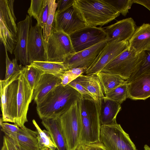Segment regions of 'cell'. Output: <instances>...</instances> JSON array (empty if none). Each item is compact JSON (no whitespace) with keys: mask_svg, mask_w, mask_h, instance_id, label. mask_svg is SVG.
Wrapping results in <instances>:
<instances>
[{"mask_svg":"<svg viewBox=\"0 0 150 150\" xmlns=\"http://www.w3.org/2000/svg\"><path fill=\"white\" fill-rule=\"evenodd\" d=\"M82 129L80 144L100 142L101 103L93 99H81Z\"/></svg>","mask_w":150,"mask_h":150,"instance_id":"obj_2","label":"cell"},{"mask_svg":"<svg viewBox=\"0 0 150 150\" xmlns=\"http://www.w3.org/2000/svg\"><path fill=\"white\" fill-rule=\"evenodd\" d=\"M1 150H8L5 140L4 138L3 146L1 147Z\"/></svg>","mask_w":150,"mask_h":150,"instance_id":"obj_44","label":"cell"},{"mask_svg":"<svg viewBox=\"0 0 150 150\" xmlns=\"http://www.w3.org/2000/svg\"><path fill=\"white\" fill-rule=\"evenodd\" d=\"M81 98L76 100L59 117L67 150H75L80 144L82 129Z\"/></svg>","mask_w":150,"mask_h":150,"instance_id":"obj_4","label":"cell"},{"mask_svg":"<svg viewBox=\"0 0 150 150\" xmlns=\"http://www.w3.org/2000/svg\"><path fill=\"white\" fill-rule=\"evenodd\" d=\"M127 91V83L120 86L112 90L105 95V97L121 104L128 98Z\"/></svg>","mask_w":150,"mask_h":150,"instance_id":"obj_30","label":"cell"},{"mask_svg":"<svg viewBox=\"0 0 150 150\" xmlns=\"http://www.w3.org/2000/svg\"><path fill=\"white\" fill-rule=\"evenodd\" d=\"M89 150H107L100 142L86 145Z\"/></svg>","mask_w":150,"mask_h":150,"instance_id":"obj_40","label":"cell"},{"mask_svg":"<svg viewBox=\"0 0 150 150\" xmlns=\"http://www.w3.org/2000/svg\"><path fill=\"white\" fill-rule=\"evenodd\" d=\"M30 64L38 68L43 74L53 75L59 78L67 71L63 62L35 61Z\"/></svg>","mask_w":150,"mask_h":150,"instance_id":"obj_26","label":"cell"},{"mask_svg":"<svg viewBox=\"0 0 150 150\" xmlns=\"http://www.w3.org/2000/svg\"><path fill=\"white\" fill-rule=\"evenodd\" d=\"M42 30L37 23L30 28L27 45L29 64L35 61H47L46 42L43 37Z\"/></svg>","mask_w":150,"mask_h":150,"instance_id":"obj_13","label":"cell"},{"mask_svg":"<svg viewBox=\"0 0 150 150\" xmlns=\"http://www.w3.org/2000/svg\"><path fill=\"white\" fill-rule=\"evenodd\" d=\"M3 138L5 140L8 150H18L12 138L5 135L4 136Z\"/></svg>","mask_w":150,"mask_h":150,"instance_id":"obj_41","label":"cell"},{"mask_svg":"<svg viewBox=\"0 0 150 150\" xmlns=\"http://www.w3.org/2000/svg\"><path fill=\"white\" fill-rule=\"evenodd\" d=\"M13 0H0V39L5 49L12 54L16 45L18 29Z\"/></svg>","mask_w":150,"mask_h":150,"instance_id":"obj_5","label":"cell"},{"mask_svg":"<svg viewBox=\"0 0 150 150\" xmlns=\"http://www.w3.org/2000/svg\"><path fill=\"white\" fill-rule=\"evenodd\" d=\"M105 3L112 6L117 12L125 16L129 12L133 0H103Z\"/></svg>","mask_w":150,"mask_h":150,"instance_id":"obj_31","label":"cell"},{"mask_svg":"<svg viewBox=\"0 0 150 150\" xmlns=\"http://www.w3.org/2000/svg\"><path fill=\"white\" fill-rule=\"evenodd\" d=\"M20 74L0 81L1 107L3 122L16 124L17 117V96Z\"/></svg>","mask_w":150,"mask_h":150,"instance_id":"obj_7","label":"cell"},{"mask_svg":"<svg viewBox=\"0 0 150 150\" xmlns=\"http://www.w3.org/2000/svg\"><path fill=\"white\" fill-rule=\"evenodd\" d=\"M87 69L86 68H76L65 71L60 77L61 84L64 86H66L85 73Z\"/></svg>","mask_w":150,"mask_h":150,"instance_id":"obj_34","label":"cell"},{"mask_svg":"<svg viewBox=\"0 0 150 150\" xmlns=\"http://www.w3.org/2000/svg\"><path fill=\"white\" fill-rule=\"evenodd\" d=\"M107 42V40L102 41L70 56L63 62L67 71L76 68H88Z\"/></svg>","mask_w":150,"mask_h":150,"instance_id":"obj_15","label":"cell"},{"mask_svg":"<svg viewBox=\"0 0 150 150\" xmlns=\"http://www.w3.org/2000/svg\"><path fill=\"white\" fill-rule=\"evenodd\" d=\"M146 55V51L137 52L128 47L101 71L117 75L127 81L140 65Z\"/></svg>","mask_w":150,"mask_h":150,"instance_id":"obj_6","label":"cell"},{"mask_svg":"<svg viewBox=\"0 0 150 150\" xmlns=\"http://www.w3.org/2000/svg\"><path fill=\"white\" fill-rule=\"evenodd\" d=\"M49 4L50 0H44L40 23V25L42 28L45 26L48 18Z\"/></svg>","mask_w":150,"mask_h":150,"instance_id":"obj_38","label":"cell"},{"mask_svg":"<svg viewBox=\"0 0 150 150\" xmlns=\"http://www.w3.org/2000/svg\"><path fill=\"white\" fill-rule=\"evenodd\" d=\"M134 3L142 5L150 11V0H133Z\"/></svg>","mask_w":150,"mask_h":150,"instance_id":"obj_42","label":"cell"},{"mask_svg":"<svg viewBox=\"0 0 150 150\" xmlns=\"http://www.w3.org/2000/svg\"><path fill=\"white\" fill-rule=\"evenodd\" d=\"M129 46L128 41L108 42L93 63L85 72L86 74H96Z\"/></svg>","mask_w":150,"mask_h":150,"instance_id":"obj_12","label":"cell"},{"mask_svg":"<svg viewBox=\"0 0 150 150\" xmlns=\"http://www.w3.org/2000/svg\"><path fill=\"white\" fill-rule=\"evenodd\" d=\"M40 150H51L48 148H43L40 149Z\"/></svg>","mask_w":150,"mask_h":150,"instance_id":"obj_47","label":"cell"},{"mask_svg":"<svg viewBox=\"0 0 150 150\" xmlns=\"http://www.w3.org/2000/svg\"><path fill=\"white\" fill-rule=\"evenodd\" d=\"M31 22L32 17L27 15L24 20L17 24V41L13 53L15 58L20 61L21 64L25 66L30 65L28 57L27 45Z\"/></svg>","mask_w":150,"mask_h":150,"instance_id":"obj_17","label":"cell"},{"mask_svg":"<svg viewBox=\"0 0 150 150\" xmlns=\"http://www.w3.org/2000/svg\"><path fill=\"white\" fill-rule=\"evenodd\" d=\"M75 150H89L86 145L80 144Z\"/></svg>","mask_w":150,"mask_h":150,"instance_id":"obj_43","label":"cell"},{"mask_svg":"<svg viewBox=\"0 0 150 150\" xmlns=\"http://www.w3.org/2000/svg\"><path fill=\"white\" fill-rule=\"evenodd\" d=\"M121 110V104L105 97L101 103L100 119L101 125L116 122L117 115Z\"/></svg>","mask_w":150,"mask_h":150,"instance_id":"obj_24","label":"cell"},{"mask_svg":"<svg viewBox=\"0 0 150 150\" xmlns=\"http://www.w3.org/2000/svg\"><path fill=\"white\" fill-rule=\"evenodd\" d=\"M68 85L77 90L80 94L82 98L87 99L94 100L88 92L76 79L72 81Z\"/></svg>","mask_w":150,"mask_h":150,"instance_id":"obj_37","label":"cell"},{"mask_svg":"<svg viewBox=\"0 0 150 150\" xmlns=\"http://www.w3.org/2000/svg\"><path fill=\"white\" fill-rule=\"evenodd\" d=\"M128 98L145 100L150 97V74L142 75L127 83Z\"/></svg>","mask_w":150,"mask_h":150,"instance_id":"obj_18","label":"cell"},{"mask_svg":"<svg viewBox=\"0 0 150 150\" xmlns=\"http://www.w3.org/2000/svg\"><path fill=\"white\" fill-rule=\"evenodd\" d=\"M82 97L75 89L61 84L51 91L37 105L36 110L40 118H56L65 112L76 100Z\"/></svg>","mask_w":150,"mask_h":150,"instance_id":"obj_1","label":"cell"},{"mask_svg":"<svg viewBox=\"0 0 150 150\" xmlns=\"http://www.w3.org/2000/svg\"><path fill=\"white\" fill-rule=\"evenodd\" d=\"M18 80L17 96V117L16 124L21 128L24 126L25 123L28 121L27 114L29 104L33 100V90L31 88L21 70Z\"/></svg>","mask_w":150,"mask_h":150,"instance_id":"obj_14","label":"cell"},{"mask_svg":"<svg viewBox=\"0 0 150 150\" xmlns=\"http://www.w3.org/2000/svg\"><path fill=\"white\" fill-rule=\"evenodd\" d=\"M96 74L105 95L117 87L127 83V81L116 74L102 71Z\"/></svg>","mask_w":150,"mask_h":150,"instance_id":"obj_25","label":"cell"},{"mask_svg":"<svg viewBox=\"0 0 150 150\" xmlns=\"http://www.w3.org/2000/svg\"><path fill=\"white\" fill-rule=\"evenodd\" d=\"M100 142L107 150H137L129 135L117 122L101 125Z\"/></svg>","mask_w":150,"mask_h":150,"instance_id":"obj_9","label":"cell"},{"mask_svg":"<svg viewBox=\"0 0 150 150\" xmlns=\"http://www.w3.org/2000/svg\"><path fill=\"white\" fill-rule=\"evenodd\" d=\"M6 63V72L4 80H7L11 77L20 74L21 72V67L18 65V61L15 58L12 60L9 58L7 51L5 49Z\"/></svg>","mask_w":150,"mask_h":150,"instance_id":"obj_33","label":"cell"},{"mask_svg":"<svg viewBox=\"0 0 150 150\" xmlns=\"http://www.w3.org/2000/svg\"><path fill=\"white\" fill-rule=\"evenodd\" d=\"M32 122L38 133V139L39 148L40 149L44 148L51 150H56V146L49 132L47 130H42L35 120Z\"/></svg>","mask_w":150,"mask_h":150,"instance_id":"obj_27","label":"cell"},{"mask_svg":"<svg viewBox=\"0 0 150 150\" xmlns=\"http://www.w3.org/2000/svg\"><path fill=\"white\" fill-rule=\"evenodd\" d=\"M43 1L44 0H31L30 6L28 11L29 16L33 17L40 25Z\"/></svg>","mask_w":150,"mask_h":150,"instance_id":"obj_35","label":"cell"},{"mask_svg":"<svg viewBox=\"0 0 150 150\" xmlns=\"http://www.w3.org/2000/svg\"><path fill=\"white\" fill-rule=\"evenodd\" d=\"M86 26L80 11L74 3L64 11H56L53 27L69 35Z\"/></svg>","mask_w":150,"mask_h":150,"instance_id":"obj_10","label":"cell"},{"mask_svg":"<svg viewBox=\"0 0 150 150\" xmlns=\"http://www.w3.org/2000/svg\"><path fill=\"white\" fill-rule=\"evenodd\" d=\"M14 142L16 145V146L18 149V150H22L21 148L17 144H16V143H15V142Z\"/></svg>","mask_w":150,"mask_h":150,"instance_id":"obj_46","label":"cell"},{"mask_svg":"<svg viewBox=\"0 0 150 150\" xmlns=\"http://www.w3.org/2000/svg\"><path fill=\"white\" fill-rule=\"evenodd\" d=\"M21 70L31 88L33 90L37 87L43 73L31 64L21 67Z\"/></svg>","mask_w":150,"mask_h":150,"instance_id":"obj_28","label":"cell"},{"mask_svg":"<svg viewBox=\"0 0 150 150\" xmlns=\"http://www.w3.org/2000/svg\"><path fill=\"white\" fill-rule=\"evenodd\" d=\"M74 0H59L57 1V10L58 12H61L72 5Z\"/></svg>","mask_w":150,"mask_h":150,"instance_id":"obj_39","label":"cell"},{"mask_svg":"<svg viewBox=\"0 0 150 150\" xmlns=\"http://www.w3.org/2000/svg\"><path fill=\"white\" fill-rule=\"evenodd\" d=\"M47 61L64 62L75 52L69 35L53 27L46 42Z\"/></svg>","mask_w":150,"mask_h":150,"instance_id":"obj_8","label":"cell"},{"mask_svg":"<svg viewBox=\"0 0 150 150\" xmlns=\"http://www.w3.org/2000/svg\"><path fill=\"white\" fill-rule=\"evenodd\" d=\"M0 126L1 131L6 136L18 133L20 129V127L16 124L13 125L7 122H3L1 119L0 120Z\"/></svg>","mask_w":150,"mask_h":150,"instance_id":"obj_36","label":"cell"},{"mask_svg":"<svg viewBox=\"0 0 150 150\" xmlns=\"http://www.w3.org/2000/svg\"><path fill=\"white\" fill-rule=\"evenodd\" d=\"M69 36L75 53L108 39L105 30L101 27L86 26Z\"/></svg>","mask_w":150,"mask_h":150,"instance_id":"obj_11","label":"cell"},{"mask_svg":"<svg viewBox=\"0 0 150 150\" xmlns=\"http://www.w3.org/2000/svg\"><path fill=\"white\" fill-rule=\"evenodd\" d=\"M128 42L129 47L137 52L150 51V24L137 27Z\"/></svg>","mask_w":150,"mask_h":150,"instance_id":"obj_19","label":"cell"},{"mask_svg":"<svg viewBox=\"0 0 150 150\" xmlns=\"http://www.w3.org/2000/svg\"><path fill=\"white\" fill-rule=\"evenodd\" d=\"M146 52L145 58L139 67L134 70L130 78L127 80V83L142 75L150 74V51Z\"/></svg>","mask_w":150,"mask_h":150,"instance_id":"obj_32","label":"cell"},{"mask_svg":"<svg viewBox=\"0 0 150 150\" xmlns=\"http://www.w3.org/2000/svg\"><path fill=\"white\" fill-rule=\"evenodd\" d=\"M75 79L88 92L95 101L101 103L105 95L96 74H82Z\"/></svg>","mask_w":150,"mask_h":150,"instance_id":"obj_22","label":"cell"},{"mask_svg":"<svg viewBox=\"0 0 150 150\" xmlns=\"http://www.w3.org/2000/svg\"><path fill=\"white\" fill-rule=\"evenodd\" d=\"M6 136L12 138L22 150H40L36 130H33L24 126L20 127L18 133Z\"/></svg>","mask_w":150,"mask_h":150,"instance_id":"obj_20","label":"cell"},{"mask_svg":"<svg viewBox=\"0 0 150 150\" xmlns=\"http://www.w3.org/2000/svg\"><path fill=\"white\" fill-rule=\"evenodd\" d=\"M106 28L105 30L108 42H117L129 41L137 27L133 19L129 18L118 21Z\"/></svg>","mask_w":150,"mask_h":150,"instance_id":"obj_16","label":"cell"},{"mask_svg":"<svg viewBox=\"0 0 150 150\" xmlns=\"http://www.w3.org/2000/svg\"><path fill=\"white\" fill-rule=\"evenodd\" d=\"M86 26H103L114 20L120 13L103 0H74Z\"/></svg>","mask_w":150,"mask_h":150,"instance_id":"obj_3","label":"cell"},{"mask_svg":"<svg viewBox=\"0 0 150 150\" xmlns=\"http://www.w3.org/2000/svg\"><path fill=\"white\" fill-rule=\"evenodd\" d=\"M57 8V3L56 0H50L48 15L45 26L42 28L43 37L46 42L48 40L52 29Z\"/></svg>","mask_w":150,"mask_h":150,"instance_id":"obj_29","label":"cell"},{"mask_svg":"<svg viewBox=\"0 0 150 150\" xmlns=\"http://www.w3.org/2000/svg\"><path fill=\"white\" fill-rule=\"evenodd\" d=\"M61 83L60 78L50 74H43L37 87L33 90V100L37 105L39 104L51 91Z\"/></svg>","mask_w":150,"mask_h":150,"instance_id":"obj_21","label":"cell"},{"mask_svg":"<svg viewBox=\"0 0 150 150\" xmlns=\"http://www.w3.org/2000/svg\"><path fill=\"white\" fill-rule=\"evenodd\" d=\"M144 150H150V147L147 144H145L144 146Z\"/></svg>","mask_w":150,"mask_h":150,"instance_id":"obj_45","label":"cell"},{"mask_svg":"<svg viewBox=\"0 0 150 150\" xmlns=\"http://www.w3.org/2000/svg\"><path fill=\"white\" fill-rule=\"evenodd\" d=\"M41 123L50 134L56 146V150H67L59 118L43 119Z\"/></svg>","mask_w":150,"mask_h":150,"instance_id":"obj_23","label":"cell"}]
</instances>
